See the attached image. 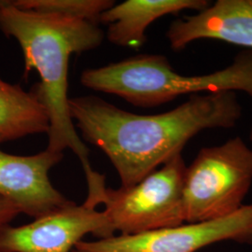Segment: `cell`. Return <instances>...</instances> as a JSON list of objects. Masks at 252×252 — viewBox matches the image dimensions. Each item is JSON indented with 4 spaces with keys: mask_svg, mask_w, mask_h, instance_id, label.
Returning a JSON list of instances; mask_svg holds the SVG:
<instances>
[{
    "mask_svg": "<svg viewBox=\"0 0 252 252\" xmlns=\"http://www.w3.org/2000/svg\"><path fill=\"white\" fill-rule=\"evenodd\" d=\"M49 130V115L36 88L27 92L0 78V144Z\"/></svg>",
    "mask_w": 252,
    "mask_h": 252,
    "instance_id": "obj_11",
    "label": "cell"
},
{
    "mask_svg": "<svg viewBox=\"0 0 252 252\" xmlns=\"http://www.w3.org/2000/svg\"><path fill=\"white\" fill-rule=\"evenodd\" d=\"M250 139L252 141V128H251V131H250Z\"/></svg>",
    "mask_w": 252,
    "mask_h": 252,
    "instance_id": "obj_14",
    "label": "cell"
},
{
    "mask_svg": "<svg viewBox=\"0 0 252 252\" xmlns=\"http://www.w3.org/2000/svg\"><path fill=\"white\" fill-rule=\"evenodd\" d=\"M77 252V251H76V250H75V249H74V250H72V252Z\"/></svg>",
    "mask_w": 252,
    "mask_h": 252,
    "instance_id": "obj_15",
    "label": "cell"
},
{
    "mask_svg": "<svg viewBox=\"0 0 252 252\" xmlns=\"http://www.w3.org/2000/svg\"><path fill=\"white\" fill-rule=\"evenodd\" d=\"M172 50L215 39L252 51V0H218L193 15L175 20L166 31Z\"/></svg>",
    "mask_w": 252,
    "mask_h": 252,
    "instance_id": "obj_9",
    "label": "cell"
},
{
    "mask_svg": "<svg viewBox=\"0 0 252 252\" xmlns=\"http://www.w3.org/2000/svg\"><path fill=\"white\" fill-rule=\"evenodd\" d=\"M210 3L207 0H127L104 11L99 23L109 24V42L138 49L146 43V31L156 20L186 9L199 12Z\"/></svg>",
    "mask_w": 252,
    "mask_h": 252,
    "instance_id": "obj_10",
    "label": "cell"
},
{
    "mask_svg": "<svg viewBox=\"0 0 252 252\" xmlns=\"http://www.w3.org/2000/svg\"><path fill=\"white\" fill-rule=\"evenodd\" d=\"M81 84L91 90L115 94L140 108L169 103L184 94L222 91L243 92L252 98V51L244 50L225 68L184 76L161 54H138L117 63L84 70Z\"/></svg>",
    "mask_w": 252,
    "mask_h": 252,
    "instance_id": "obj_3",
    "label": "cell"
},
{
    "mask_svg": "<svg viewBox=\"0 0 252 252\" xmlns=\"http://www.w3.org/2000/svg\"><path fill=\"white\" fill-rule=\"evenodd\" d=\"M186 167L179 154L133 186L107 188L101 204L113 232L132 235L185 223L182 191Z\"/></svg>",
    "mask_w": 252,
    "mask_h": 252,
    "instance_id": "obj_5",
    "label": "cell"
},
{
    "mask_svg": "<svg viewBox=\"0 0 252 252\" xmlns=\"http://www.w3.org/2000/svg\"><path fill=\"white\" fill-rule=\"evenodd\" d=\"M88 234L103 239L114 232L104 211L71 202L31 223L0 227V252H71Z\"/></svg>",
    "mask_w": 252,
    "mask_h": 252,
    "instance_id": "obj_7",
    "label": "cell"
},
{
    "mask_svg": "<svg viewBox=\"0 0 252 252\" xmlns=\"http://www.w3.org/2000/svg\"><path fill=\"white\" fill-rule=\"evenodd\" d=\"M68 108L84 139L112 162L122 187L135 185L181 154L202 131L233 128L242 116L232 91L193 94L179 107L153 115L128 112L93 95L69 98Z\"/></svg>",
    "mask_w": 252,
    "mask_h": 252,
    "instance_id": "obj_1",
    "label": "cell"
},
{
    "mask_svg": "<svg viewBox=\"0 0 252 252\" xmlns=\"http://www.w3.org/2000/svg\"><path fill=\"white\" fill-rule=\"evenodd\" d=\"M19 9L41 14L80 19L97 25L104 11L111 8L112 0H10Z\"/></svg>",
    "mask_w": 252,
    "mask_h": 252,
    "instance_id": "obj_12",
    "label": "cell"
},
{
    "mask_svg": "<svg viewBox=\"0 0 252 252\" xmlns=\"http://www.w3.org/2000/svg\"><path fill=\"white\" fill-rule=\"evenodd\" d=\"M252 185V150L240 136L202 148L184 174L185 223L234 214L243 207Z\"/></svg>",
    "mask_w": 252,
    "mask_h": 252,
    "instance_id": "obj_4",
    "label": "cell"
},
{
    "mask_svg": "<svg viewBox=\"0 0 252 252\" xmlns=\"http://www.w3.org/2000/svg\"><path fill=\"white\" fill-rule=\"evenodd\" d=\"M0 30L21 46L25 75L33 69L39 75L40 82L34 87L50 119L47 149L59 153L73 151L86 175L88 195H97L106 187L105 178L92 168L89 150L70 117L67 73L70 56L98 48L104 32L87 21L19 9L10 0H0Z\"/></svg>",
    "mask_w": 252,
    "mask_h": 252,
    "instance_id": "obj_2",
    "label": "cell"
},
{
    "mask_svg": "<svg viewBox=\"0 0 252 252\" xmlns=\"http://www.w3.org/2000/svg\"><path fill=\"white\" fill-rule=\"evenodd\" d=\"M63 158V153L48 149L30 156L0 150V197L34 219L67 206L72 201L55 189L49 179L50 170Z\"/></svg>",
    "mask_w": 252,
    "mask_h": 252,
    "instance_id": "obj_8",
    "label": "cell"
},
{
    "mask_svg": "<svg viewBox=\"0 0 252 252\" xmlns=\"http://www.w3.org/2000/svg\"><path fill=\"white\" fill-rule=\"evenodd\" d=\"M19 214H21V212L13 203L0 197V227L9 224Z\"/></svg>",
    "mask_w": 252,
    "mask_h": 252,
    "instance_id": "obj_13",
    "label": "cell"
},
{
    "mask_svg": "<svg viewBox=\"0 0 252 252\" xmlns=\"http://www.w3.org/2000/svg\"><path fill=\"white\" fill-rule=\"evenodd\" d=\"M223 241L252 245V204L217 220L183 223L142 234L113 235L96 241H81L75 250L79 252H197Z\"/></svg>",
    "mask_w": 252,
    "mask_h": 252,
    "instance_id": "obj_6",
    "label": "cell"
}]
</instances>
